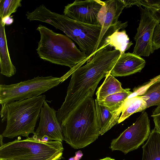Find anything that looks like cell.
Listing matches in <instances>:
<instances>
[{
	"label": "cell",
	"mask_w": 160,
	"mask_h": 160,
	"mask_svg": "<svg viewBox=\"0 0 160 160\" xmlns=\"http://www.w3.org/2000/svg\"><path fill=\"white\" fill-rule=\"evenodd\" d=\"M120 55L119 51L107 46L98 51L86 64L72 72L65 100L56 112L60 123L86 98L93 96L99 82L110 72Z\"/></svg>",
	"instance_id": "1"
},
{
	"label": "cell",
	"mask_w": 160,
	"mask_h": 160,
	"mask_svg": "<svg viewBox=\"0 0 160 160\" xmlns=\"http://www.w3.org/2000/svg\"><path fill=\"white\" fill-rule=\"evenodd\" d=\"M33 21L49 24L62 31L79 46L89 61L99 40L102 26L74 20L64 14L51 12L43 4L37 7L32 15Z\"/></svg>",
	"instance_id": "2"
},
{
	"label": "cell",
	"mask_w": 160,
	"mask_h": 160,
	"mask_svg": "<svg viewBox=\"0 0 160 160\" xmlns=\"http://www.w3.org/2000/svg\"><path fill=\"white\" fill-rule=\"evenodd\" d=\"M60 124L63 141L75 149L96 141L100 134L93 97L86 98Z\"/></svg>",
	"instance_id": "3"
},
{
	"label": "cell",
	"mask_w": 160,
	"mask_h": 160,
	"mask_svg": "<svg viewBox=\"0 0 160 160\" xmlns=\"http://www.w3.org/2000/svg\"><path fill=\"white\" fill-rule=\"evenodd\" d=\"M46 97L44 94L2 105L0 115L2 122L6 121L2 138H13L18 136L29 138L34 134Z\"/></svg>",
	"instance_id": "4"
},
{
	"label": "cell",
	"mask_w": 160,
	"mask_h": 160,
	"mask_svg": "<svg viewBox=\"0 0 160 160\" xmlns=\"http://www.w3.org/2000/svg\"><path fill=\"white\" fill-rule=\"evenodd\" d=\"M40 35L36 49L39 57L51 63L69 67H81L88 58L67 36L56 33L39 24L37 29Z\"/></svg>",
	"instance_id": "5"
},
{
	"label": "cell",
	"mask_w": 160,
	"mask_h": 160,
	"mask_svg": "<svg viewBox=\"0 0 160 160\" xmlns=\"http://www.w3.org/2000/svg\"><path fill=\"white\" fill-rule=\"evenodd\" d=\"M0 144V160H47L64 150L60 141H43L32 137Z\"/></svg>",
	"instance_id": "6"
},
{
	"label": "cell",
	"mask_w": 160,
	"mask_h": 160,
	"mask_svg": "<svg viewBox=\"0 0 160 160\" xmlns=\"http://www.w3.org/2000/svg\"><path fill=\"white\" fill-rule=\"evenodd\" d=\"M61 78L38 76L31 79L9 85H0V104L37 97L58 86Z\"/></svg>",
	"instance_id": "7"
},
{
	"label": "cell",
	"mask_w": 160,
	"mask_h": 160,
	"mask_svg": "<svg viewBox=\"0 0 160 160\" xmlns=\"http://www.w3.org/2000/svg\"><path fill=\"white\" fill-rule=\"evenodd\" d=\"M150 120L147 112L143 111L135 122L112 139L110 148L126 154L138 149L148 139L151 133Z\"/></svg>",
	"instance_id": "8"
},
{
	"label": "cell",
	"mask_w": 160,
	"mask_h": 160,
	"mask_svg": "<svg viewBox=\"0 0 160 160\" xmlns=\"http://www.w3.org/2000/svg\"><path fill=\"white\" fill-rule=\"evenodd\" d=\"M140 19L134 39L136 44L132 53L139 57H148L152 53L153 34L156 26L160 23L149 10L139 6Z\"/></svg>",
	"instance_id": "9"
},
{
	"label": "cell",
	"mask_w": 160,
	"mask_h": 160,
	"mask_svg": "<svg viewBox=\"0 0 160 160\" xmlns=\"http://www.w3.org/2000/svg\"><path fill=\"white\" fill-rule=\"evenodd\" d=\"M57 111L51 107L45 100L42 108L38 127L32 137L42 140L45 138L47 141H63L61 124L58 121Z\"/></svg>",
	"instance_id": "10"
},
{
	"label": "cell",
	"mask_w": 160,
	"mask_h": 160,
	"mask_svg": "<svg viewBox=\"0 0 160 160\" xmlns=\"http://www.w3.org/2000/svg\"><path fill=\"white\" fill-rule=\"evenodd\" d=\"M104 4V2L99 0H77L65 6L63 13L76 21L89 24L100 25L98 15Z\"/></svg>",
	"instance_id": "11"
},
{
	"label": "cell",
	"mask_w": 160,
	"mask_h": 160,
	"mask_svg": "<svg viewBox=\"0 0 160 160\" xmlns=\"http://www.w3.org/2000/svg\"><path fill=\"white\" fill-rule=\"evenodd\" d=\"M98 15V19L102 29L96 46L94 50L92 58L100 49V46L106 32L111 26L118 22V19L126 5L123 0H110L104 2Z\"/></svg>",
	"instance_id": "12"
},
{
	"label": "cell",
	"mask_w": 160,
	"mask_h": 160,
	"mask_svg": "<svg viewBox=\"0 0 160 160\" xmlns=\"http://www.w3.org/2000/svg\"><path fill=\"white\" fill-rule=\"evenodd\" d=\"M145 64L146 61L141 57L124 53L121 54L110 73L114 77L127 76L140 72Z\"/></svg>",
	"instance_id": "13"
},
{
	"label": "cell",
	"mask_w": 160,
	"mask_h": 160,
	"mask_svg": "<svg viewBox=\"0 0 160 160\" xmlns=\"http://www.w3.org/2000/svg\"><path fill=\"white\" fill-rule=\"evenodd\" d=\"M96 118L100 135H102L118 123L122 108L112 111L95 100ZM123 108V107H122Z\"/></svg>",
	"instance_id": "14"
},
{
	"label": "cell",
	"mask_w": 160,
	"mask_h": 160,
	"mask_svg": "<svg viewBox=\"0 0 160 160\" xmlns=\"http://www.w3.org/2000/svg\"><path fill=\"white\" fill-rule=\"evenodd\" d=\"M3 19L0 22V68L1 73L10 77L16 72V69L13 64L8 52Z\"/></svg>",
	"instance_id": "15"
},
{
	"label": "cell",
	"mask_w": 160,
	"mask_h": 160,
	"mask_svg": "<svg viewBox=\"0 0 160 160\" xmlns=\"http://www.w3.org/2000/svg\"><path fill=\"white\" fill-rule=\"evenodd\" d=\"M148 99V97L143 96L128 98L123 106L118 123L122 122L133 114L143 111L147 108V101Z\"/></svg>",
	"instance_id": "16"
},
{
	"label": "cell",
	"mask_w": 160,
	"mask_h": 160,
	"mask_svg": "<svg viewBox=\"0 0 160 160\" xmlns=\"http://www.w3.org/2000/svg\"><path fill=\"white\" fill-rule=\"evenodd\" d=\"M142 148V160H160V132L155 128Z\"/></svg>",
	"instance_id": "17"
},
{
	"label": "cell",
	"mask_w": 160,
	"mask_h": 160,
	"mask_svg": "<svg viewBox=\"0 0 160 160\" xmlns=\"http://www.w3.org/2000/svg\"><path fill=\"white\" fill-rule=\"evenodd\" d=\"M119 31L114 32L105 39L102 48L108 46L113 47L122 54L125 53L130 48L133 43L129 41L126 31Z\"/></svg>",
	"instance_id": "18"
},
{
	"label": "cell",
	"mask_w": 160,
	"mask_h": 160,
	"mask_svg": "<svg viewBox=\"0 0 160 160\" xmlns=\"http://www.w3.org/2000/svg\"><path fill=\"white\" fill-rule=\"evenodd\" d=\"M125 90L122 88L121 83L110 72L106 76L103 83L98 88L96 93V99L98 101H102L110 95Z\"/></svg>",
	"instance_id": "19"
},
{
	"label": "cell",
	"mask_w": 160,
	"mask_h": 160,
	"mask_svg": "<svg viewBox=\"0 0 160 160\" xmlns=\"http://www.w3.org/2000/svg\"><path fill=\"white\" fill-rule=\"evenodd\" d=\"M130 90L126 88L124 91L110 95L102 100H98V102L112 111H116L122 108L126 100L132 93Z\"/></svg>",
	"instance_id": "20"
},
{
	"label": "cell",
	"mask_w": 160,
	"mask_h": 160,
	"mask_svg": "<svg viewBox=\"0 0 160 160\" xmlns=\"http://www.w3.org/2000/svg\"><path fill=\"white\" fill-rule=\"evenodd\" d=\"M141 96H147V107L160 106V78L150 84Z\"/></svg>",
	"instance_id": "21"
},
{
	"label": "cell",
	"mask_w": 160,
	"mask_h": 160,
	"mask_svg": "<svg viewBox=\"0 0 160 160\" xmlns=\"http://www.w3.org/2000/svg\"><path fill=\"white\" fill-rule=\"evenodd\" d=\"M21 0H0V18L1 19L9 17L22 6Z\"/></svg>",
	"instance_id": "22"
},
{
	"label": "cell",
	"mask_w": 160,
	"mask_h": 160,
	"mask_svg": "<svg viewBox=\"0 0 160 160\" xmlns=\"http://www.w3.org/2000/svg\"><path fill=\"white\" fill-rule=\"evenodd\" d=\"M126 5V8H129L133 5L142 6L151 11L160 8V0H123Z\"/></svg>",
	"instance_id": "23"
},
{
	"label": "cell",
	"mask_w": 160,
	"mask_h": 160,
	"mask_svg": "<svg viewBox=\"0 0 160 160\" xmlns=\"http://www.w3.org/2000/svg\"><path fill=\"white\" fill-rule=\"evenodd\" d=\"M152 47L154 51L160 48V23L155 27L152 38Z\"/></svg>",
	"instance_id": "24"
},
{
	"label": "cell",
	"mask_w": 160,
	"mask_h": 160,
	"mask_svg": "<svg viewBox=\"0 0 160 160\" xmlns=\"http://www.w3.org/2000/svg\"><path fill=\"white\" fill-rule=\"evenodd\" d=\"M151 116L153 118L155 128L160 132V106H158L153 110Z\"/></svg>",
	"instance_id": "25"
},
{
	"label": "cell",
	"mask_w": 160,
	"mask_h": 160,
	"mask_svg": "<svg viewBox=\"0 0 160 160\" xmlns=\"http://www.w3.org/2000/svg\"><path fill=\"white\" fill-rule=\"evenodd\" d=\"M150 12L152 15L160 22V8Z\"/></svg>",
	"instance_id": "26"
},
{
	"label": "cell",
	"mask_w": 160,
	"mask_h": 160,
	"mask_svg": "<svg viewBox=\"0 0 160 160\" xmlns=\"http://www.w3.org/2000/svg\"><path fill=\"white\" fill-rule=\"evenodd\" d=\"M62 152L60 153L57 155L50 158L47 160H61L62 158Z\"/></svg>",
	"instance_id": "27"
},
{
	"label": "cell",
	"mask_w": 160,
	"mask_h": 160,
	"mask_svg": "<svg viewBox=\"0 0 160 160\" xmlns=\"http://www.w3.org/2000/svg\"><path fill=\"white\" fill-rule=\"evenodd\" d=\"M98 160H115L113 158H111L109 157H106L102 159H101Z\"/></svg>",
	"instance_id": "28"
},
{
	"label": "cell",
	"mask_w": 160,
	"mask_h": 160,
	"mask_svg": "<svg viewBox=\"0 0 160 160\" xmlns=\"http://www.w3.org/2000/svg\"></svg>",
	"instance_id": "29"
}]
</instances>
